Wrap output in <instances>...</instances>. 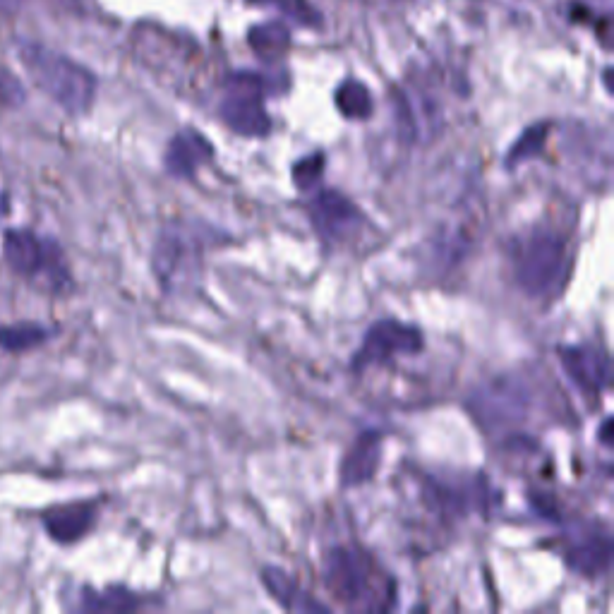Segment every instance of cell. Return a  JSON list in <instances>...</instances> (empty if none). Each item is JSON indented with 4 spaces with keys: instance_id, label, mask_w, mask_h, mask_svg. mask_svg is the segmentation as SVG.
I'll use <instances>...</instances> for the list:
<instances>
[{
    "instance_id": "cell-1",
    "label": "cell",
    "mask_w": 614,
    "mask_h": 614,
    "mask_svg": "<svg viewBox=\"0 0 614 614\" xmlns=\"http://www.w3.org/2000/svg\"><path fill=\"white\" fill-rule=\"evenodd\" d=\"M322 583L331 600L351 612H387L396 603L389 571L358 545L329 547L322 557Z\"/></svg>"
},
{
    "instance_id": "cell-2",
    "label": "cell",
    "mask_w": 614,
    "mask_h": 614,
    "mask_svg": "<svg viewBox=\"0 0 614 614\" xmlns=\"http://www.w3.org/2000/svg\"><path fill=\"white\" fill-rule=\"evenodd\" d=\"M511 276L523 296L550 300L564 291L571 274L569 240L552 228H533L511 243Z\"/></svg>"
},
{
    "instance_id": "cell-3",
    "label": "cell",
    "mask_w": 614,
    "mask_h": 614,
    "mask_svg": "<svg viewBox=\"0 0 614 614\" xmlns=\"http://www.w3.org/2000/svg\"><path fill=\"white\" fill-rule=\"evenodd\" d=\"M20 60L36 87L51 96L60 108L72 116H80L92 108L96 77L80 63L39 44H24L20 48Z\"/></svg>"
},
{
    "instance_id": "cell-4",
    "label": "cell",
    "mask_w": 614,
    "mask_h": 614,
    "mask_svg": "<svg viewBox=\"0 0 614 614\" xmlns=\"http://www.w3.org/2000/svg\"><path fill=\"white\" fill-rule=\"evenodd\" d=\"M3 257L15 274L22 279L48 288V291H65L70 286V269L63 250L53 240L39 238L32 231L15 228L5 233Z\"/></svg>"
},
{
    "instance_id": "cell-5",
    "label": "cell",
    "mask_w": 614,
    "mask_h": 614,
    "mask_svg": "<svg viewBox=\"0 0 614 614\" xmlns=\"http://www.w3.org/2000/svg\"><path fill=\"white\" fill-rule=\"evenodd\" d=\"M152 272L166 296H176L200 284L202 245L195 233L180 226L164 228L154 245Z\"/></svg>"
},
{
    "instance_id": "cell-6",
    "label": "cell",
    "mask_w": 614,
    "mask_h": 614,
    "mask_svg": "<svg viewBox=\"0 0 614 614\" xmlns=\"http://www.w3.org/2000/svg\"><path fill=\"white\" fill-rule=\"evenodd\" d=\"M269 82L255 72H233L226 80V96L219 106V116L240 137L262 140L272 132V118L264 108Z\"/></svg>"
},
{
    "instance_id": "cell-7",
    "label": "cell",
    "mask_w": 614,
    "mask_h": 614,
    "mask_svg": "<svg viewBox=\"0 0 614 614\" xmlns=\"http://www.w3.org/2000/svg\"><path fill=\"white\" fill-rule=\"evenodd\" d=\"M425 351V334L415 324L401 319H379L365 331L358 351L351 358L353 375H363L370 367L394 363L396 358H411Z\"/></svg>"
},
{
    "instance_id": "cell-8",
    "label": "cell",
    "mask_w": 614,
    "mask_h": 614,
    "mask_svg": "<svg viewBox=\"0 0 614 614\" xmlns=\"http://www.w3.org/2000/svg\"><path fill=\"white\" fill-rule=\"evenodd\" d=\"M307 219H310L324 248L329 250L351 243L367 226L363 209L351 197L331 188H322L310 197V202H307Z\"/></svg>"
},
{
    "instance_id": "cell-9",
    "label": "cell",
    "mask_w": 614,
    "mask_h": 614,
    "mask_svg": "<svg viewBox=\"0 0 614 614\" xmlns=\"http://www.w3.org/2000/svg\"><path fill=\"white\" fill-rule=\"evenodd\" d=\"M564 562L586 579H600L612 564V535L600 523H574L564 533Z\"/></svg>"
},
{
    "instance_id": "cell-10",
    "label": "cell",
    "mask_w": 614,
    "mask_h": 614,
    "mask_svg": "<svg viewBox=\"0 0 614 614\" xmlns=\"http://www.w3.org/2000/svg\"><path fill=\"white\" fill-rule=\"evenodd\" d=\"M557 353L571 384L586 396L598 399L612 387V360L600 346L579 343V346H562Z\"/></svg>"
},
{
    "instance_id": "cell-11",
    "label": "cell",
    "mask_w": 614,
    "mask_h": 614,
    "mask_svg": "<svg viewBox=\"0 0 614 614\" xmlns=\"http://www.w3.org/2000/svg\"><path fill=\"white\" fill-rule=\"evenodd\" d=\"M471 408L478 425L497 427L521 420L528 411V394L521 382H495L473 396Z\"/></svg>"
},
{
    "instance_id": "cell-12",
    "label": "cell",
    "mask_w": 614,
    "mask_h": 614,
    "mask_svg": "<svg viewBox=\"0 0 614 614\" xmlns=\"http://www.w3.org/2000/svg\"><path fill=\"white\" fill-rule=\"evenodd\" d=\"M216 149L197 128H183L168 142L164 152V168L176 180H195L204 166L214 161Z\"/></svg>"
},
{
    "instance_id": "cell-13",
    "label": "cell",
    "mask_w": 614,
    "mask_h": 614,
    "mask_svg": "<svg viewBox=\"0 0 614 614\" xmlns=\"http://www.w3.org/2000/svg\"><path fill=\"white\" fill-rule=\"evenodd\" d=\"M382 447H384L382 432L377 430L360 432L341 459L339 466L341 487L355 490V487L372 483V478H375L379 471V463H382Z\"/></svg>"
},
{
    "instance_id": "cell-14",
    "label": "cell",
    "mask_w": 614,
    "mask_h": 614,
    "mask_svg": "<svg viewBox=\"0 0 614 614\" xmlns=\"http://www.w3.org/2000/svg\"><path fill=\"white\" fill-rule=\"evenodd\" d=\"M96 523V504L94 502H75L63 504L44 514V528L53 540L60 545H70L82 540Z\"/></svg>"
},
{
    "instance_id": "cell-15",
    "label": "cell",
    "mask_w": 614,
    "mask_h": 614,
    "mask_svg": "<svg viewBox=\"0 0 614 614\" xmlns=\"http://www.w3.org/2000/svg\"><path fill=\"white\" fill-rule=\"evenodd\" d=\"M262 586L269 593V598L276 600L288 612H329L331 607L319 603L310 593L303 591V586L293 579L288 571L281 567H264L262 569Z\"/></svg>"
},
{
    "instance_id": "cell-16",
    "label": "cell",
    "mask_w": 614,
    "mask_h": 614,
    "mask_svg": "<svg viewBox=\"0 0 614 614\" xmlns=\"http://www.w3.org/2000/svg\"><path fill=\"white\" fill-rule=\"evenodd\" d=\"M154 598L135 593L125 586H111L106 591H84L82 610L87 612H135L152 605Z\"/></svg>"
},
{
    "instance_id": "cell-17",
    "label": "cell",
    "mask_w": 614,
    "mask_h": 614,
    "mask_svg": "<svg viewBox=\"0 0 614 614\" xmlns=\"http://www.w3.org/2000/svg\"><path fill=\"white\" fill-rule=\"evenodd\" d=\"M248 41L252 51L257 53V58H262L264 63H276L288 53L291 46V29L281 22H264L255 24L250 29Z\"/></svg>"
},
{
    "instance_id": "cell-18",
    "label": "cell",
    "mask_w": 614,
    "mask_h": 614,
    "mask_svg": "<svg viewBox=\"0 0 614 614\" xmlns=\"http://www.w3.org/2000/svg\"><path fill=\"white\" fill-rule=\"evenodd\" d=\"M334 104L348 120H367L375 111V99L370 89L358 80H343L334 94Z\"/></svg>"
},
{
    "instance_id": "cell-19",
    "label": "cell",
    "mask_w": 614,
    "mask_h": 614,
    "mask_svg": "<svg viewBox=\"0 0 614 614\" xmlns=\"http://www.w3.org/2000/svg\"><path fill=\"white\" fill-rule=\"evenodd\" d=\"M547 135H550V123H535L531 128L523 130L519 140L511 144L507 156H504V168H507V171H514L516 166H523L526 161L543 154Z\"/></svg>"
},
{
    "instance_id": "cell-20",
    "label": "cell",
    "mask_w": 614,
    "mask_h": 614,
    "mask_svg": "<svg viewBox=\"0 0 614 614\" xmlns=\"http://www.w3.org/2000/svg\"><path fill=\"white\" fill-rule=\"evenodd\" d=\"M51 331L41 324H17V327L0 329V348L3 351H27V348L44 343Z\"/></svg>"
},
{
    "instance_id": "cell-21",
    "label": "cell",
    "mask_w": 614,
    "mask_h": 614,
    "mask_svg": "<svg viewBox=\"0 0 614 614\" xmlns=\"http://www.w3.org/2000/svg\"><path fill=\"white\" fill-rule=\"evenodd\" d=\"M324 166H327V156H324V152L307 154L303 159H298L291 168L293 185H296L300 192H312L319 183H322Z\"/></svg>"
},
{
    "instance_id": "cell-22",
    "label": "cell",
    "mask_w": 614,
    "mask_h": 614,
    "mask_svg": "<svg viewBox=\"0 0 614 614\" xmlns=\"http://www.w3.org/2000/svg\"><path fill=\"white\" fill-rule=\"evenodd\" d=\"M612 418L603 420V427H600V442H603V447H612Z\"/></svg>"
},
{
    "instance_id": "cell-23",
    "label": "cell",
    "mask_w": 614,
    "mask_h": 614,
    "mask_svg": "<svg viewBox=\"0 0 614 614\" xmlns=\"http://www.w3.org/2000/svg\"><path fill=\"white\" fill-rule=\"evenodd\" d=\"M252 5H269V3H279V0H248Z\"/></svg>"
}]
</instances>
